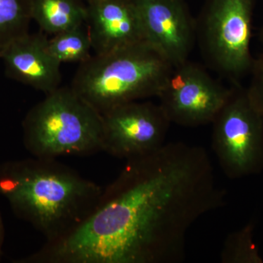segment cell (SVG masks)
<instances>
[{
    "mask_svg": "<svg viewBox=\"0 0 263 263\" xmlns=\"http://www.w3.org/2000/svg\"><path fill=\"white\" fill-rule=\"evenodd\" d=\"M173 67L158 50L142 41L93 55L80 64L71 87L103 114L123 104L157 98Z\"/></svg>",
    "mask_w": 263,
    "mask_h": 263,
    "instance_id": "3957f363",
    "label": "cell"
},
{
    "mask_svg": "<svg viewBox=\"0 0 263 263\" xmlns=\"http://www.w3.org/2000/svg\"><path fill=\"white\" fill-rule=\"evenodd\" d=\"M48 40L43 32H27L0 49L10 79L46 95L60 87L62 82L61 64L50 54Z\"/></svg>",
    "mask_w": 263,
    "mask_h": 263,
    "instance_id": "8fae6325",
    "label": "cell"
},
{
    "mask_svg": "<svg viewBox=\"0 0 263 263\" xmlns=\"http://www.w3.org/2000/svg\"><path fill=\"white\" fill-rule=\"evenodd\" d=\"M83 0H31V17L42 32L55 34L86 24Z\"/></svg>",
    "mask_w": 263,
    "mask_h": 263,
    "instance_id": "7c38bea8",
    "label": "cell"
},
{
    "mask_svg": "<svg viewBox=\"0 0 263 263\" xmlns=\"http://www.w3.org/2000/svg\"><path fill=\"white\" fill-rule=\"evenodd\" d=\"M5 239V228L3 224V217H2L1 213H0V260H1L2 255H3V246Z\"/></svg>",
    "mask_w": 263,
    "mask_h": 263,
    "instance_id": "e0dca14e",
    "label": "cell"
},
{
    "mask_svg": "<svg viewBox=\"0 0 263 263\" xmlns=\"http://www.w3.org/2000/svg\"><path fill=\"white\" fill-rule=\"evenodd\" d=\"M102 117L103 152L126 160L164 146L171 124L160 105L151 102L123 104Z\"/></svg>",
    "mask_w": 263,
    "mask_h": 263,
    "instance_id": "ba28073f",
    "label": "cell"
},
{
    "mask_svg": "<svg viewBox=\"0 0 263 263\" xmlns=\"http://www.w3.org/2000/svg\"><path fill=\"white\" fill-rule=\"evenodd\" d=\"M31 0H0V49L29 32Z\"/></svg>",
    "mask_w": 263,
    "mask_h": 263,
    "instance_id": "5bb4252c",
    "label": "cell"
},
{
    "mask_svg": "<svg viewBox=\"0 0 263 263\" xmlns=\"http://www.w3.org/2000/svg\"><path fill=\"white\" fill-rule=\"evenodd\" d=\"M226 195L205 148L165 143L126 160L94 210L52 241L50 253L57 263L181 262L189 230Z\"/></svg>",
    "mask_w": 263,
    "mask_h": 263,
    "instance_id": "6da1fadb",
    "label": "cell"
},
{
    "mask_svg": "<svg viewBox=\"0 0 263 263\" xmlns=\"http://www.w3.org/2000/svg\"><path fill=\"white\" fill-rule=\"evenodd\" d=\"M86 27L95 55L145 41L136 0L86 2Z\"/></svg>",
    "mask_w": 263,
    "mask_h": 263,
    "instance_id": "30bf717a",
    "label": "cell"
},
{
    "mask_svg": "<svg viewBox=\"0 0 263 263\" xmlns=\"http://www.w3.org/2000/svg\"><path fill=\"white\" fill-rule=\"evenodd\" d=\"M83 1L88 2V1H90V0H83Z\"/></svg>",
    "mask_w": 263,
    "mask_h": 263,
    "instance_id": "d6986e66",
    "label": "cell"
},
{
    "mask_svg": "<svg viewBox=\"0 0 263 263\" xmlns=\"http://www.w3.org/2000/svg\"><path fill=\"white\" fill-rule=\"evenodd\" d=\"M254 0H209L196 22L197 41L213 70L235 81L250 72Z\"/></svg>",
    "mask_w": 263,
    "mask_h": 263,
    "instance_id": "5b68a950",
    "label": "cell"
},
{
    "mask_svg": "<svg viewBox=\"0 0 263 263\" xmlns=\"http://www.w3.org/2000/svg\"><path fill=\"white\" fill-rule=\"evenodd\" d=\"M26 149L34 157L87 156L103 148L102 114L71 87H59L33 106L22 123Z\"/></svg>",
    "mask_w": 263,
    "mask_h": 263,
    "instance_id": "277c9868",
    "label": "cell"
},
{
    "mask_svg": "<svg viewBox=\"0 0 263 263\" xmlns=\"http://www.w3.org/2000/svg\"><path fill=\"white\" fill-rule=\"evenodd\" d=\"M253 222L230 233L221 248L222 263H262L263 259L254 241Z\"/></svg>",
    "mask_w": 263,
    "mask_h": 263,
    "instance_id": "9a60e30c",
    "label": "cell"
},
{
    "mask_svg": "<svg viewBox=\"0 0 263 263\" xmlns=\"http://www.w3.org/2000/svg\"><path fill=\"white\" fill-rule=\"evenodd\" d=\"M145 41L173 66L188 60L197 42L196 22L184 0H136Z\"/></svg>",
    "mask_w": 263,
    "mask_h": 263,
    "instance_id": "9c48e42d",
    "label": "cell"
},
{
    "mask_svg": "<svg viewBox=\"0 0 263 263\" xmlns=\"http://www.w3.org/2000/svg\"><path fill=\"white\" fill-rule=\"evenodd\" d=\"M102 193L98 183L56 159L33 157L0 163V196L46 241L59 239L80 226Z\"/></svg>",
    "mask_w": 263,
    "mask_h": 263,
    "instance_id": "7a4b0ae2",
    "label": "cell"
},
{
    "mask_svg": "<svg viewBox=\"0 0 263 263\" xmlns=\"http://www.w3.org/2000/svg\"><path fill=\"white\" fill-rule=\"evenodd\" d=\"M259 40H260V42L263 45V25L262 28H261L260 32H259Z\"/></svg>",
    "mask_w": 263,
    "mask_h": 263,
    "instance_id": "ac0fdd59",
    "label": "cell"
},
{
    "mask_svg": "<svg viewBox=\"0 0 263 263\" xmlns=\"http://www.w3.org/2000/svg\"><path fill=\"white\" fill-rule=\"evenodd\" d=\"M212 124L213 150L228 177L241 179L262 171L263 116L246 89L233 88Z\"/></svg>",
    "mask_w": 263,
    "mask_h": 263,
    "instance_id": "8992f818",
    "label": "cell"
},
{
    "mask_svg": "<svg viewBox=\"0 0 263 263\" xmlns=\"http://www.w3.org/2000/svg\"><path fill=\"white\" fill-rule=\"evenodd\" d=\"M53 36L48 40V50L60 64L84 63L93 56L91 54L92 45L86 24Z\"/></svg>",
    "mask_w": 263,
    "mask_h": 263,
    "instance_id": "4fadbf2b",
    "label": "cell"
},
{
    "mask_svg": "<svg viewBox=\"0 0 263 263\" xmlns=\"http://www.w3.org/2000/svg\"><path fill=\"white\" fill-rule=\"evenodd\" d=\"M232 90L186 60L173 67L157 98L171 123L196 127L212 124Z\"/></svg>",
    "mask_w": 263,
    "mask_h": 263,
    "instance_id": "52a82bcc",
    "label": "cell"
},
{
    "mask_svg": "<svg viewBox=\"0 0 263 263\" xmlns=\"http://www.w3.org/2000/svg\"><path fill=\"white\" fill-rule=\"evenodd\" d=\"M249 72L251 80L246 91L251 103L263 116V53L254 59Z\"/></svg>",
    "mask_w": 263,
    "mask_h": 263,
    "instance_id": "2e32d148",
    "label": "cell"
}]
</instances>
